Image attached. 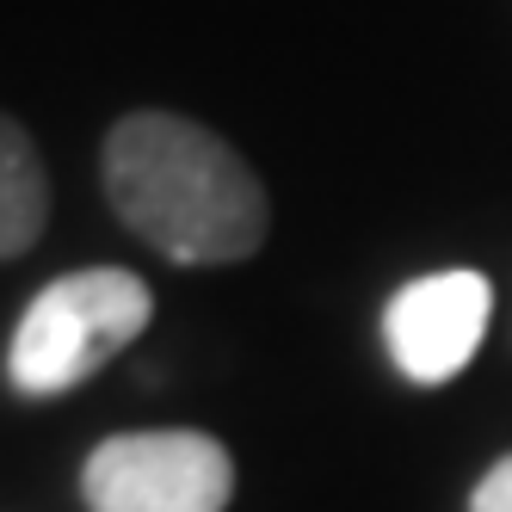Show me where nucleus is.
I'll return each mask as SVG.
<instances>
[{"mask_svg":"<svg viewBox=\"0 0 512 512\" xmlns=\"http://www.w3.org/2000/svg\"><path fill=\"white\" fill-rule=\"evenodd\" d=\"M118 223L173 266H241L266 247L272 204L229 136L179 112H124L99 149Z\"/></svg>","mask_w":512,"mask_h":512,"instance_id":"1","label":"nucleus"},{"mask_svg":"<svg viewBox=\"0 0 512 512\" xmlns=\"http://www.w3.org/2000/svg\"><path fill=\"white\" fill-rule=\"evenodd\" d=\"M155 315L149 284L124 266H81L68 278H50L25 303L13 340H7V383L25 401H50L99 377Z\"/></svg>","mask_w":512,"mask_h":512,"instance_id":"2","label":"nucleus"},{"mask_svg":"<svg viewBox=\"0 0 512 512\" xmlns=\"http://www.w3.org/2000/svg\"><path fill=\"white\" fill-rule=\"evenodd\" d=\"M235 494V457L223 438L192 426L112 432L81 463L87 512H223Z\"/></svg>","mask_w":512,"mask_h":512,"instance_id":"3","label":"nucleus"},{"mask_svg":"<svg viewBox=\"0 0 512 512\" xmlns=\"http://www.w3.org/2000/svg\"><path fill=\"white\" fill-rule=\"evenodd\" d=\"M488 315H494V284L469 266L445 272H420L389 297L383 309V346L395 358V371L438 389L469 371V358L488 340Z\"/></svg>","mask_w":512,"mask_h":512,"instance_id":"4","label":"nucleus"},{"mask_svg":"<svg viewBox=\"0 0 512 512\" xmlns=\"http://www.w3.org/2000/svg\"><path fill=\"white\" fill-rule=\"evenodd\" d=\"M50 223V173L31 130L19 118L0 112V260H19V253L38 247Z\"/></svg>","mask_w":512,"mask_h":512,"instance_id":"5","label":"nucleus"},{"mask_svg":"<svg viewBox=\"0 0 512 512\" xmlns=\"http://www.w3.org/2000/svg\"><path fill=\"white\" fill-rule=\"evenodd\" d=\"M469 512H512V451L500 463H488V475L469 494Z\"/></svg>","mask_w":512,"mask_h":512,"instance_id":"6","label":"nucleus"}]
</instances>
